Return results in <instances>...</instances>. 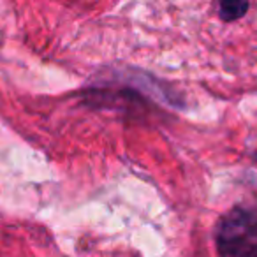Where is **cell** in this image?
I'll return each mask as SVG.
<instances>
[{
    "label": "cell",
    "instance_id": "cell-1",
    "mask_svg": "<svg viewBox=\"0 0 257 257\" xmlns=\"http://www.w3.org/2000/svg\"><path fill=\"white\" fill-rule=\"evenodd\" d=\"M215 238L220 257H257V210H231L217 224Z\"/></svg>",
    "mask_w": 257,
    "mask_h": 257
},
{
    "label": "cell",
    "instance_id": "cell-2",
    "mask_svg": "<svg viewBox=\"0 0 257 257\" xmlns=\"http://www.w3.org/2000/svg\"><path fill=\"white\" fill-rule=\"evenodd\" d=\"M250 6L246 2H238V0H231V2H220L218 4V18L222 22H236V20L243 18L248 11Z\"/></svg>",
    "mask_w": 257,
    "mask_h": 257
}]
</instances>
